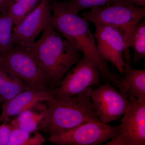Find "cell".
Wrapping results in <instances>:
<instances>
[{"label":"cell","mask_w":145,"mask_h":145,"mask_svg":"<svg viewBox=\"0 0 145 145\" xmlns=\"http://www.w3.org/2000/svg\"><path fill=\"white\" fill-rule=\"evenodd\" d=\"M48 1H51V0H48Z\"/></svg>","instance_id":"cell-25"},{"label":"cell","mask_w":145,"mask_h":145,"mask_svg":"<svg viewBox=\"0 0 145 145\" xmlns=\"http://www.w3.org/2000/svg\"><path fill=\"white\" fill-rule=\"evenodd\" d=\"M90 9L82 13V17L93 24L99 23L114 27L122 32L125 44L124 60L127 69H129L131 65V39L136 27L145 18V7L138 6L128 1Z\"/></svg>","instance_id":"cell-4"},{"label":"cell","mask_w":145,"mask_h":145,"mask_svg":"<svg viewBox=\"0 0 145 145\" xmlns=\"http://www.w3.org/2000/svg\"><path fill=\"white\" fill-rule=\"evenodd\" d=\"M128 109L119 125L117 135L106 145H145V101L133 96Z\"/></svg>","instance_id":"cell-8"},{"label":"cell","mask_w":145,"mask_h":145,"mask_svg":"<svg viewBox=\"0 0 145 145\" xmlns=\"http://www.w3.org/2000/svg\"><path fill=\"white\" fill-rule=\"evenodd\" d=\"M44 115V110L39 113L27 110L23 112L13 119L9 125L13 129H19L31 133L37 129L39 124L43 119Z\"/></svg>","instance_id":"cell-15"},{"label":"cell","mask_w":145,"mask_h":145,"mask_svg":"<svg viewBox=\"0 0 145 145\" xmlns=\"http://www.w3.org/2000/svg\"><path fill=\"white\" fill-rule=\"evenodd\" d=\"M101 74L94 61L84 54L63 78L59 86L52 89L54 98L80 94L89 88L99 86Z\"/></svg>","instance_id":"cell-7"},{"label":"cell","mask_w":145,"mask_h":145,"mask_svg":"<svg viewBox=\"0 0 145 145\" xmlns=\"http://www.w3.org/2000/svg\"><path fill=\"white\" fill-rule=\"evenodd\" d=\"M130 48L134 50L132 62L137 64L145 57V22H141L133 31Z\"/></svg>","instance_id":"cell-18"},{"label":"cell","mask_w":145,"mask_h":145,"mask_svg":"<svg viewBox=\"0 0 145 145\" xmlns=\"http://www.w3.org/2000/svg\"><path fill=\"white\" fill-rule=\"evenodd\" d=\"M119 125L103 123H84L69 129L54 133L48 139L59 145H97L106 142L117 135Z\"/></svg>","instance_id":"cell-6"},{"label":"cell","mask_w":145,"mask_h":145,"mask_svg":"<svg viewBox=\"0 0 145 145\" xmlns=\"http://www.w3.org/2000/svg\"><path fill=\"white\" fill-rule=\"evenodd\" d=\"M122 82L125 86V94L128 98L135 97L145 101V70L130 67L124 73Z\"/></svg>","instance_id":"cell-14"},{"label":"cell","mask_w":145,"mask_h":145,"mask_svg":"<svg viewBox=\"0 0 145 145\" xmlns=\"http://www.w3.org/2000/svg\"><path fill=\"white\" fill-rule=\"evenodd\" d=\"M30 133L19 129H13L8 145H26Z\"/></svg>","instance_id":"cell-20"},{"label":"cell","mask_w":145,"mask_h":145,"mask_svg":"<svg viewBox=\"0 0 145 145\" xmlns=\"http://www.w3.org/2000/svg\"><path fill=\"white\" fill-rule=\"evenodd\" d=\"M91 99L99 119L105 124L120 118L131 103L125 94L107 82L92 90Z\"/></svg>","instance_id":"cell-9"},{"label":"cell","mask_w":145,"mask_h":145,"mask_svg":"<svg viewBox=\"0 0 145 145\" xmlns=\"http://www.w3.org/2000/svg\"><path fill=\"white\" fill-rule=\"evenodd\" d=\"M42 0H13L8 7V13L11 16L15 26L39 5Z\"/></svg>","instance_id":"cell-17"},{"label":"cell","mask_w":145,"mask_h":145,"mask_svg":"<svg viewBox=\"0 0 145 145\" xmlns=\"http://www.w3.org/2000/svg\"><path fill=\"white\" fill-rule=\"evenodd\" d=\"M92 88L72 96L54 98L45 101L44 117L40 127L51 135L87 122L102 123L91 99Z\"/></svg>","instance_id":"cell-3"},{"label":"cell","mask_w":145,"mask_h":145,"mask_svg":"<svg viewBox=\"0 0 145 145\" xmlns=\"http://www.w3.org/2000/svg\"><path fill=\"white\" fill-rule=\"evenodd\" d=\"M53 97L52 89L39 91L29 89L22 91L3 104L0 121L6 123L10 117L30 110L41 102L52 100Z\"/></svg>","instance_id":"cell-12"},{"label":"cell","mask_w":145,"mask_h":145,"mask_svg":"<svg viewBox=\"0 0 145 145\" xmlns=\"http://www.w3.org/2000/svg\"><path fill=\"white\" fill-rule=\"evenodd\" d=\"M14 22L9 13H0V54L14 47L13 41Z\"/></svg>","instance_id":"cell-16"},{"label":"cell","mask_w":145,"mask_h":145,"mask_svg":"<svg viewBox=\"0 0 145 145\" xmlns=\"http://www.w3.org/2000/svg\"><path fill=\"white\" fill-rule=\"evenodd\" d=\"M13 0H0V13L8 12V7Z\"/></svg>","instance_id":"cell-23"},{"label":"cell","mask_w":145,"mask_h":145,"mask_svg":"<svg viewBox=\"0 0 145 145\" xmlns=\"http://www.w3.org/2000/svg\"><path fill=\"white\" fill-rule=\"evenodd\" d=\"M128 1H130L129 0H69L67 2V5L69 12L78 15L80 11L85 9Z\"/></svg>","instance_id":"cell-19"},{"label":"cell","mask_w":145,"mask_h":145,"mask_svg":"<svg viewBox=\"0 0 145 145\" xmlns=\"http://www.w3.org/2000/svg\"><path fill=\"white\" fill-rule=\"evenodd\" d=\"M28 50L46 75L50 89L59 86L65 75L82 59V52L49 25Z\"/></svg>","instance_id":"cell-2"},{"label":"cell","mask_w":145,"mask_h":145,"mask_svg":"<svg viewBox=\"0 0 145 145\" xmlns=\"http://www.w3.org/2000/svg\"><path fill=\"white\" fill-rule=\"evenodd\" d=\"M0 65L22 80L30 89L50 90L46 75L28 49L15 46L1 53Z\"/></svg>","instance_id":"cell-5"},{"label":"cell","mask_w":145,"mask_h":145,"mask_svg":"<svg viewBox=\"0 0 145 145\" xmlns=\"http://www.w3.org/2000/svg\"><path fill=\"white\" fill-rule=\"evenodd\" d=\"M52 12L51 25L65 39H67L83 54L94 61L101 74V78L118 89L124 90L121 77L112 72L106 61L100 56L94 36L88 21L68 10L67 2L58 0L50 1Z\"/></svg>","instance_id":"cell-1"},{"label":"cell","mask_w":145,"mask_h":145,"mask_svg":"<svg viewBox=\"0 0 145 145\" xmlns=\"http://www.w3.org/2000/svg\"><path fill=\"white\" fill-rule=\"evenodd\" d=\"M135 5L140 7H145V0H129Z\"/></svg>","instance_id":"cell-24"},{"label":"cell","mask_w":145,"mask_h":145,"mask_svg":"<svg viewBox=\"0 0 145 145\" xmlns=\"http://www.w3.org/2000/svg\"><path fill=\"white\" fill-rule=\"evenodd\" d=\"M12 130L9 125L4 124L0 126V145H8Z\"/></svg>","instance_id":"cell-21"},{"label":"cell","mask_w":145,"mask_h":145,"mask_svg":"<svg viewBox=\"0 0 145 145\" xmlns=\"http://www.w3.org/2000/svg\"><path fill=\"white\" fill-rule=\"evenodd\" d=\"M29 89L24 81L0 65V101L3 104Z\"/></svg>","instance_id":"cell-13"},{"label":"cell","mask_w":145,"mask_h":145,"mask_svg":"<svg viewBox=\"0 0 145 145\" xmlns=\"http://www.w3.org/2000/svg\"><path fill=\"white\" fill-rule=\"evenodd\" d=\"M93 24L96 27L93 36L100 56L124 75L127 69L123 58L125 51L123 35L114 27L99 23Z\"/></svg>","instance_id":"cell-10"},{"label":"cell","mask_w":145,"mask_h":145,"mask_svg":"<svg viewBox=\"0 0 145 145\" xmlns=\"http://www.w3.org/2000/svg\"><path fill=\"white\" fill-rule=\"evenodd\" d=\"M45 142V139L38 132L35 133L33 137H30L26 145H41Z\"/></svg>","instance_id":"cell-22"},{"label":"cell","mask_w":145,"mask_h":145,"mask_svg":"<svg viewBox=\"0 0 145 145\" xmlns=\"http://www.w3.org/2000/svg\"><path fill=\"white\" fill-rule=\"evenodd\" d=\"M51 6L48 0H42L39 5L21 22L15 26L13 34L14 46L29 49L38 36L51 24Z\"/></svg>","instance_id":"cell-11"}]
</instances>
